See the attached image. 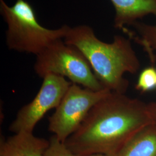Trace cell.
<instances>
[{
  "label": "cell",
  "instance_id": "11",
  "mask_svg": "<svg viewBox=\"0 0 156 156\" xmlns=\"http://www.w3.org/2000/svg\"><path fill=\"white\" fill-rule=\"evenodd\" d=\"M156 87V69L153 67L145 68L140 73L136 89L142 93L149 91Z\"/></svg>",
  "mask_w": 156,
  "mask_h": 156
},
{
  "label": "cell",
  "instance_id": "6",
  "mask_svg": "<svg viewBox=\"0 0 156 156\" xmlns=\"http://www.w3.org/2000/svg\"><path fill=\"white\" fill-rule=\"evenodd\" d=\"M71 84L66 78L59 75L45 76L36 96L18 111L9 130L14 134L21 131L33 133L34 129L45 114L58 106Z\"/></svg>",
  "mask_w": 156,
  "mask_h": 156
},
{
  "label": "cell",
  "instance_id": "5",
  "mask_svg": "<svg viewBox=\"0 0 156 156\" xmlns=\"http://www.w3.org/2000/svg\"><path fill=\"white\" fill-rule=\"evenodd\" d=\"M111 93L107 89L94 91L71 84L54 113L49 117L48 130L65 142L78 129L93 107Z\"/></svg>",
  "mask_w": 156,
  "mask_h": 156
},
{
  "label": "cell",
  "instance_id": "9",
  "mask_svg": "<svg viewBox=\"0 0 156 156\" xmlns=\"http://www.w3.org/2000/svg\"><path fill=\"white\" fill-rule=\"evenodd\" d=\"M117 156H156V124L152 123L140 131Z\"/></svg>",
  "mask_w": 156,
  "mask_h": 156
},
{
  "label": "cell",
  "instance_id": "13",
  "mask_svg": "<svg viewBox=\"0 0 156 156\" xmlns=\"http://www.w3.org/2000/svg\"><path fill=\"white\" fill-rule=\"evenodd\" d=\"M148 108L152 121L156 124V102H151L148 104Z\"/></svg>",
  "mask_w": 156,
  "mask_h": 156
},
{
  "label": "cell",
  "instance_id": "7",
  "mask_svg": "<svg viewBox=\"0 0 156 156\" xmlns=\"http://www.w3.org/2000/svg\"><path fill=\"white\" fill-rule=\"evenodd\" d=\"M49 145V140L21 131L8 138L1 136L0 156H43Z\"/></svg>",
  "mask_w": 156,
  "mask_h": 156
},
{
  "label": "cell",
  "instance_id": "3",
  "mask_svg": "<svg viewBox=\"0 0 156 156\" xmlns=\"http://www.w3.org/2000/svg\"><path fill=\"white\" fill-rule=\"evenodd\" d=\"M0 11L8 26L6 42L11 50L36 56L58 39H64L67 25L55 30L42 26L33 6L26 0H17L12 6L0 0Z\"/></svg>",
  "mask_w": 156,
  "mask_h": 156
},
{
  "label": "cell",
  "instance_id": "4",
  "mask_svg": "<svg viewBox=\"0 0 156 156\" xmlns=\"http://www.w3.org/2000/svg\"><path fill=\"white\" fill-rule=\"evenodd\" d=\"M34 71L42 79L54 74L87 89L94 91L106 89L95 76L83 53L62 39L55 41L37 55Z\"/></svg>",
  "mask_w": 156,
  "mask_h": 156
},
{
  "label": "cell",
  "instance_id": "10",
  "mask_svg": "<svg viewBox=\"0 0 156 156\" xmlns=\"http://www.w3.org/2000/svg\"><path fill=\"white\" fill-rule=\"evenodd\" d=\"M138 35L131 33L127 28L123 31L129 37L144 47L152 61L154 60V51H156V24L148 25L143 23H134Z\"/></svg>",
  "mask_w": 156,
  "mask_h": 156
},
{
  "label": "cell",
  "instance_id": "12",
  "mask_svg": "<svg viewBox=\"0 0 156 156\" xmlns=\"http://www.w3.org/2000/svg\"><path fill=\"white\" fill-rule=\"evenodd\" d=\"M43 156H84L74 153L67 147L64 142L58 140L55 135L49 139V145Z\"/></svg>",
  "mask_w": 156,
  "mask_h": 156
},
{
  "label": "cell",
  "instance_id": "14",
  "mask_svg": "<svg viewBox=\"0 0 156 156\" xmlns=\"http://www.w3.org/2000/svg\"><path fill=\"white\" fill-rule=\"evenodd\" d=\"M88 156H108L104 154H91Z\"/></svg>",
  "mask_w": 156,
  "mask_h": 156
},
{
  "label": "cell",
  "instance_id": "2",
  "mask_svg": "<svg viewBox=\"0 0 156 156\" xmlns=\"http://www.w3.org/2000/svg\"><path fill=\"white\" fill-rule=\"evenodd\" d=\"M64 41L83 53L105 88L113 93L126 94L129 82L124 76L125 73H136L140 68L130 39L116 35L112 43H106L97 37L91 27L80 25L69 27Z\"/></svg>",
  "mask_w": 156,
  "mask_h": 156
},
{
  "label": "cell",
  "instance_id": "1",
  "mask_svg": "<svg viewBox=\"0 0 156 156\" xmlns=\"http://www.w3.org/2000/svg\"><path fill=\"white\" fill-rule=\"evenodd\" d=\"M152 123L148 104L112 92L93 107L64 143L82 156H117L136 134Z\"/></svg>",
  "mask_w": 156,
  "mask_h": 156
},
{
  "label": "cell",
  "instance_id": "8",
  "mask_svg": "<svg viewBox=\"0 0 156 156\" xmlns=\"http://www.w3.org/2000/svg\"><path fill=\"white\" fill-rule=\"evenodd\" d=\"M116 11L114 26L122 30L148 15L156 16V0H111Z\"/></svg>",
  "mask_w": 156,
  "mask_h": 156
}]
</instances>
